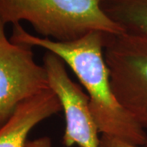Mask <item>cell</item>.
<instances>
[{"instance_id": "6da1fadb", "label": "cell", "mask_w": 147, "mask_h": 147, "mask_svg": "<svg viewBox=\"0 0 147 147\" xmlns=\"http://www.w3.org/2000/svg\"><path fill=\"white\" fill-rule=\"evenodd\" d=\"M105 36L104 32L92 31L76 40L58 42L32 35L16 24L10 40L45 48L63 60L88 92L90 110L100 133L137 146H146V131L121 106L114 94L104 57Z\"/></svg>"}, {"instance_id": "7a4b0ae2", "label": "cell", "mask_w": 147, "mask_h": 147, "mask_svg": "<svg viewBox=\"0 0 147 147\" xmlns=\"http://www.w3.org/2000/svg\"><path fill=\"white\" fill-rule=\"evenodd\" d=\"M100 0H0V22L28 21L42 38L58 42L76 40L92 31L123 30L100 8Z\"/></svg>"}, {"instance_id": "3957f363", "label": "cell", "mask_w": 147, "mask_h": 147, "mask_svg": "<svg viewBox=\"0 0 147 147\" xmlns=\"http://www.w3.org/2000/svg\"><path fill=\"white\" fill-rule=\"evenodd\" d=\"M104 57L121 106L147 130V36L105 33Z\"/></svg>"}, {"instance_id": "277c9868", "label": "cell", "mask_w": 147, "mask_h": 147, "mask_svg": "<svg viewBox=\"0 0 147 147\" xmlns=\"http://www.w3.org/2000/svg\"><path fill=\"white\" fill-rule=\"evenodd\" d=\"M32 47L11 42L0 29V127L23 101L50 88L46 69L35 61Z\"/></svg>"}, {"instance_id": "5b68a950", "label": "cell", "mask_w": 147, "mask_h": 147, "mask_svg": "<svg viewBox=\"0 0 147 147\" xmlns=\"http://www.w3.org/2000/svg\"><path fill=\"white\" fill-rule=\"evenodd\" d=\"M42 60L50 88L58 96L65 115L63 145L100 147V131L91 113L88 94L70 79L63 60L50 52L45 53Z\"/></svg>"}, {"instance_id": "8992f818", "label": "cell", "mask_w": 147, "mask_h": 147, "mask_svg": "<svg viewBox=\"0 0 147 147\" xmlns=\"http://www.w3.org/2000/svg\"><path fill=\"white\" fill-rule=\"evenodd\" d=\"M61 110V103L51 88L23 101L0 127V147H26L32 129Z\"/></svg>"}, {"instance_id": "52a82bcc", "label": "cell", "mask_w": 147, "mask_h": 147, "mask_svg": "<svg viewBox=\"0 0 147 147\" xmlns=\"http://www.w3.org/2000/svg\"><path fill=\"white\" fill-rule=\"evenodd\" d=\"M100 4L123 32L147 36V0H100Z\"/></svg>"}, {"instance_id": "ba28073f", "label": "cell", "mask_w": 147, "mask_h": 147, "mask_svg": "<svg viewBox=\"0 0 147 147\" xmlns=\"http://www.w3.org/2000/svg\"><path fill=\"white\" fill-rule=\"evenodd\" d=\"M100 147H141L131 145L115 137L101 135L100 140Z\"/></svg>"}, {"instance_id": "9c48e42d", "label": "cell", "mask_w": 147, "mask_h": 147, "mask_svg": "<svg viewBox=\"0 0 147 147\" xmlns=\"http://www.w3.org/2000/svg\"><path fill=\"white\" fill-rule=\"evenodd\" d=\"M26 147H53L50 137H41L34 140H28Z\"/></svg>"}, {"instance_id": "30bf717a", "label": "cell", "mask_w": 147, "mask_h": 147, "mask_svg": "<svg viewBox=\"0 0 147 147\" xmlns=\"http://www.w3.org/2000/svg\"><path fill=\"white\" fill-rule=\"evenodd\" d=\"M0 29H4V26L0 22Z\"/></svg>"}, {"instance_id": "8fae6325", "label": "cell", "mask_w": 147, "mask_h": 147, "mask_svg": "<svg viewBox=\"0 0 147 147\" xmlns=\"http://www.w3.org/2000/svg\"><path fill=\"white\" fill-rule=\"evenodd\" d=\"M146 147H147V145H146Z\"/></svg>"}]
</instances>
